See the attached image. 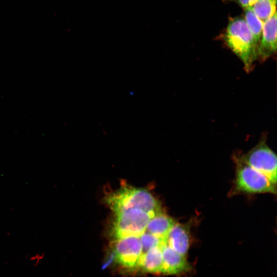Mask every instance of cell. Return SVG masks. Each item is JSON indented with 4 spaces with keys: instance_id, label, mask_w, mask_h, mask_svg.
<instances>
[{
    "instance_id": "ba28073f",
    "label": "cell",
    "mask_w": 277,
    "mask_h": 277,
    "mask_svg": "<svg viewBox=\"0 0 277 277\" xmlns=\"http://www.w3.org/2000/svg\"><path fill=\"white\" fill-rule=\"evenodd\" d=\"M163 265L161 273L176 274L190 269L186 256L179 253L167 244L162 246Z\"/></svg>"
},
{
    "instance_id": "5b68a950",
    "label": "cell",
    "mask_w": 277,
    "mask_h": 277,
    "mask_svg": "<svg viewBox=\"0 0 277 277\" xmlns=\"http://www.w3.org/2000/svg\"><path fill=\"white\" fill-rule=\"evenodd\" d=\"M112 228L114 238L118 239L130 236L140 237L145 231L152 217L145 211L129 209L114 214Z\"/></svg>"
},
{
    "instance_id": "7c38bea8",
    "label": "cell",
    "mask_w": 277,
    "mask_h": 277,
    "mask_svg": "<svg viewBox=\"0 0 277 277\" xmlns=\"http://www.w3.org/2000/svg\"><path fill=\"white\" fill-rule=\"evenodd\" d=\"M245 20L252 35L254 45L257 51L264 23L255 14L251 8L245 9Z\"/></svg>"
},
{
    "instance_id": "8992f818",
    "label": "cell",
    "mask_w": 277,
    "mask_h": 277,
    "mask_svg": "<svg viewBox=\"0 0 277 277\" xmlns=\"http://www.w3.org/2000/svg\"><path fill=\"white\" fill-rule=\"evenodd\" d=\"M142 254L143 248L139 237L130 236L116 240L114 258L121 266L128 268L136 267Z\"/></svg>"
},
{
    "instance_id": "3957f363",
    "label": "cell",
    "mask_w": 277,
    "mask_h": 277,
    "mask_svg": "<svg viewBox=\"0 0 277 277\" xmlns=\"http://www.w3.org/2000/svg\"><path fill=\"white\" fill-rule=\"evenodd\" d=\"M234 157L236 175L232 193H276V185L265 175L244 163L238 155Z\"/></svg>"
},
{
    "instance_id": "8fae6325",
    "label": "cell",
    "mask_w": 277,
    "mask_h": 277,
    "mask_svg": "<svg viewBox=\"0 0 277 277\" xmlns=\"http://www.w3.org/2000/svg\"><path fill=\"white\" fill-rule=\"evenodd\" d=\"M162 246L155 247L143 253L137 267L146 272L161 273L163 265Z\"/></svg>"
},
{
    "instance_id": "7a4b0ae2",
    "label": "cell",
    "mask_w": 277,
    "mask_h": 277,
    "mask_svg": "<svg viewBox=\"0 0 277 277\" xmlns=\"http://www.w3.org/2000/svg\"><path fill=\"white\" fill-rule=\"evenodd\" d=\"M106 201L114 214L136 208L148 213L152 217L162 212L161 205L147 190L129 186L109 194Z\"/></svg>"
},
{
    "instance_id": "4fadbf2b",
    "label": "cell",
    "mask_w": 277,
    "mask_h": 277,
    "mask_svg": "<svg viewBox=\"0 0 277 277\" xmlns=\"http://www.w3.org/2000/svg\"><path fill=\"white\" fill-rule=\"evenodd\" d=\"M276 0H258L251 7L255 14L264 23L276 12Z\"/></svg>"
},
{
    "instance_id": "9c48e42d",
    "label": "cell",
    "mask_w": 277,
    "mask_h": 277,
    "mask_svg": "<svg viewBox=\"0 0 277 277\" xmlns=\"http://www.w3.org/2000/svg\"><path fill=\"white\" fill-rule=\"evenodd\" d=\"M166 244L186 256L190 246V225L176 222L168 233Z\"/></svg>"
},
{
    "instance_id": "9a60e30c",
    "label": "cell",
    "mask_w": 277,
    "mask_h": 277,
    "mask_svg": "<svg viewBox=\"0 0 277 277\" xmlns=\"http://www.w3.org/2000/svg\"><path fill=\"white\" fill-rule=\"evenodd\" d=\"M258 0H236V2L244 9L251 8Z\"/></svg>"
},
{
    "instance_id": "277c9868",
    "label": "cell",
    "mask_w": 277,
    "mask_h": 277,
    "mask_svg": "<svg viewBox=\"0 0 277 277\" xmlns=\"http://www.w3.org/2000/svg\"><path fill=\"white\" fill-rule=\"evenodd\" d=\"M238 155L242 161L265 175L276 185V155L267 144L266 135H264L259 142L248 152Z\"/></svg>"
},
{
    "instance_id": "30bf717a",
    "label": "cell",
    "mask_w": 277,
    "mask_h": 277,
    "mask_svg": "<svg viewBox=\"0 0 277 277\" xmlns=\"http://www.w3.org/2000/svg\"><path fill=\"white\" fill-rule=\"evenodd\" d=\"M176 223L173 219L162 212L151 218L146 231L166 243L168 233Z\"/></svg>"
},
{
    "instance_id": "6da1fadb",
    "label": "cell",
    "mask_w": 277,
    "mask_h": 277,
    "mask_svg": "<svg viewBox=\"0 0 277 277\" xmlns=\"http://www.w3.org/2000/svg\"><path fill=\"white\" fill-rule=\"evenodd\" d=\"M223 38L228 47L242 61L245 70L247 72L251 71L254 62L258 59L257 51L252 35L244 18H231Z\"/></svg>"
},
{
    "instance_id": "52a82bcc",
    "label": "cell",
    "mask_w": 277,
    "mask_h": 277,
    "mask_svg": "<svg viewBox=\"0 0 277 277\" xmlns=\"http://www.w3.org/2000/svg\"><path fill=\"white\" fill-rule=\"evenodd\" d=\"M276 51V12L263 24V30L257 51V58L264 62Z\"/></svg>"
},
{
    "instance_id": "5bb4252c",
    "label": "cell",
    "mask_w": 277,
    "mask_h": 277,
    "mask_svg": "<svg viewBox=\"0 0 277 277\" xmlns=\"http://www.w3.org/2000/svg\"><path fill=\"white\" fill-rule=\"evenodd\" d=\"M143 248V253L156 246L166 244L160 239L145 231L140 237Z\"/></svg>"
}]
</instances>
